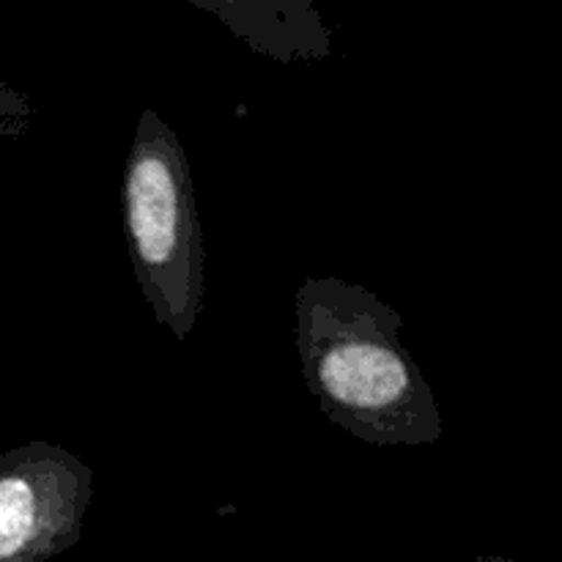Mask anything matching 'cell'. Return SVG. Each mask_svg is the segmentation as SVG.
Instances as JSON below:
<instances>
[{
  "label": "cell",
  "mask_w": 562,
  "mask_h": 562,
  "mask_svg": "<svg viewBox=\"0 0 562 562\" xmlns=\"http://www.w3.org/2000/svg\"><path fill=\"white\" fill-rule=\"evenodd\" d=\"M404 318L366 285L305 278L294 300L302 379L329 423L373 448L437 445L442 415L415 357L401 346Z\"/></svg>",
  "instance_id": "obj_1"
},
{
  "label": "cell",
  "mask_w": 562,
  "mask_h": 562,
  "mask_svg": "<svg viewBox=\"0 0 562 562\" xmlns=\"http://www.w3.org/2000/svg\"><path fill=\"white\" fill-rule=\"evenodd\" d=\"M126 241L159 327L190 340L206 291V250L190 157L154 110H143L121 184Z\"/></svg>",
  "instance_id": "obj_2"
},
{
  "label": "cell",
  "mask_w": 562,
  "mask_h": 562,
  "mask_svg": "<svg viewBox=\"0 0 562 562\" xmlns=\"http://www.w3.org/2000/svg\"><path fill=\"white\" fill-rule=\"evenodd\" d=\"M93 472L44 439L0 453V562H47L82 536Z\"/></svg>",
  "instance_id": "obj_3"
}]
</instances>
